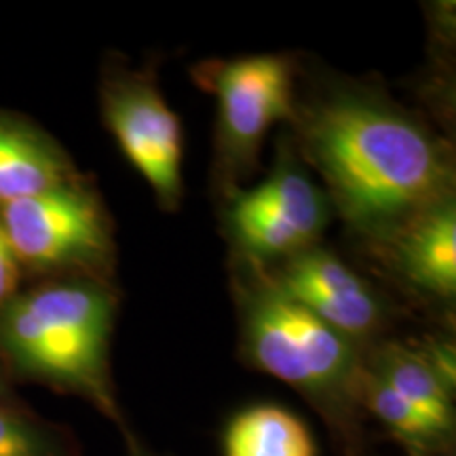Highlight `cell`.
<instances>
[{"label": "cell", "mask_w": 456, "mask_h": 456, "mask_svg": "<svg viewBox=\"0 0 456 456\" xmlns=\"http://www.w3.org/2000/svg\"><path fill=\"white\" fill-rule=\"evenodd\" d=\"M292 125L332 212L380 248L454 197L446 142L383 91L328 83L296 102Z\"/></svg>", "instance_id": "6da1fadb"}, {"label": "cell", "mask_w": 456, "mask_h": 456, "mask_svg": "<svg viewBox=\"0 0 456 456\" xmlns=\"http://www.w3.org/2000/svg\"><path fill=\"white\" fill-rule=\"evenodd\" d=\"M117 306L104 279H43L20 289L0 306V363L9 379L85 399L125 431L110 374Z\"/></svg>", "instance_id": "7a4b0ae2"}, {"label": "cell", "mask_w": 456, "mask_h": 456, "mask_svg": "<svg viewBox=\"0 0 456 456\" xmlns=\"http://www.w3.org/2000/svg\"><path fill=\"white\" fill-rule=\"evenodd\" d=\"M239 262L235 294L243 359L346 429L362 408V346L279 292L262 266Z\"/></svg>", "instance_id": "3957f363"}, {"label": "cell", "mask_w": 456, "mask_h": 456, "mask_svg": "<svg viewBox=\"0 0 456 456\" xmlns=\"http://www.w3.org/2000/svg\"><path fill=\"white\" fill-rule=\"evenodd\" d=\"M0 226L24 275L110 281L112 220L98 191L83 175L0 208Z\"/></svg>", "instance_id": "277c9868"}, {"label": "cell", "mask_w": 456, "mask_h": 456, "mask_svg": "<svg viewBox=\"0 0 456 456\" xmlns=\"http://www.w3.org/2000/svg\"><path fill=\"white\" fill-rule=\"evenodd\" d=\"M192 78L218 102L216 175L228 195L258 167L266 134L294 121L296 66L285 55H245L203 61Z\"/></svg>", "instance_id": "5b68a950"}, {"label": "cell", "mask_w": 456, "mask_h": 456, "mask_svg": "<svg viewBox=\"0 0 456 456\" xmlns=\"http://www.w3.org/2000/svg\"><path fill=\"white\" fill-rule=\"evenodd\" d=\"M332 214L323 188L285 148L265 182L228 192L224 212L239 260L262 269L319 245Z\"/></svg>", "instance_id": "8992f818"}, {"label": "cell", "mask_w": 456, "mask_h": 456, "mask_svg": "<svg viewBox=\"0 0 456 456\" xmlns=\"http://www.w3.org/2000/svg\"><path fill=\"white\" fill-rule=\"evenodd\" d=\"M102 117L125 159L138 169L167 212L180 208L184 180L182 123L157 78L144 70L108 66L100 85Z\"/></svg>", "instance_id": "52a82bcc"}, {"label": "cell", "mask_w": 456, "mask_h": 456, "mask_svg": "<svg viewBox=\"0 0 456 456\" xmlns=\"http://www.w3.org/2000/svg\"><path fill=\"white\" fill-rule=\"evenodd\" d=\"M265 273L279 292L359 346L376 338L389 319L372 285L322 245L266 266Z\"/></svg>", "instance_id": "ba28073f"}, {"label": "cell", "mask_w": 456, "mask_h": 456, "mask_svg": "<svg viewBox=\"0 0 456 456\" xmlns=\"http://www.w3.org/2000/svg\"><path fill=\"white\" fill-rule=\"evenodd\" d=\"M66 148L24 114L0 110V208L78 178Z\"/></svg>", "instance_id": "9c48e42d"}, {"label": "cell", "mask_w": 456, "mask_h": 456, "mask_svg": "<svg viewBox=\"0 0 456 456\" xmlns=\"http://www.w3.org/2000/svg\"><path fill=\"white\" fill-rule=\"evenodd\" d=\"M395 271L412 288L440 300L456 294V205L454 197L403 228L385 245Z\"/></svg>", "instance_id": "30bf717a"}, {"label": "cell", "mask_w": 456, "mask_h": 456, "mask_svg": "<svg viewBox=\"0 0 456 456\" xmlns=\"http://www.w3.org/2000/svg\"><path fill=\"white\" fill-rule=\"evenodd\" d=\"M224 456H317L306 423L277 403H256L228 420L222 433Z\"/></svg>", "instance_id": "8fae6325"}, {"label": "cell", "mask_w": 456, "mask_h": 456, "mask_svg": "<svg viewBox=\"0 0 456 456\" xmlns=\"http://www.w3.org/2000/svg\"><path fill=\"white\" fill-rule=\"evenodd\" d=\"M370 372L385 380L393 391L408 399L444 429L454 433V395L416 346L402 342H385L363 357Z\"/></svg>", "instance_id": "7c38bea8"}, {"label": "cell", "mask_w": 456, "mask_h": 456, "mask_svg": "<svg viewBox=\"0 0 456 456\" xmlns=\"http://www.w3.org/2000/svg\"><path fill=\"white\" fill-rule=\"evenodd\" d=\"M362 406L370 414H374L380 425L408 448L410 456L448 448V442L454 436L412 406L408 399L393 391L385 380H380L368 368H363L362 379Z\"/></svg>", "instance_id": "4fadbf2b"}, {"label": "cell", "mask_w": 456, "mask_h": 456, "mask_svg": "<svg viewBox=\"0 0 456 456\" xmlns=\"http://www.w3.org/2000/svg\"><path fill=\"white\" fill-rule=\"evenodd\" d=\"M0 456H81L72 436L38 419L17 397H0Z\"/></svg>", "instance_id": "5bb4252c"}, {"label": "cell", "mask_w": 456, "mask_h": 456, "mask_svg": "<svg viewBox=\"0 0 456 456\" xmlns=\"http://www.w3.org/2000/svg\"><path fill=\"white\" fill-rule=\"evenodd\" d=\"M416 349H419L420 355L427 359V363H429L433 372L437 374V379L442 380V385L454 395V389H456L454 346L446 340L427 338L423 345H416Z\"/></svg>", "instance_id": "9a60e30c"}, {"label": "cell", "mask_w": 456, "mask_h": 456, "mask_svg": "<svg viewBox=\"0 0 456 456\" xmlns=\"http://www.w3.org/2000/svg\"><path fill=\"white\" fill-rule=\"evenodd\" d=\"M21 279H24V271H21L20 260L0 226V306L7 305L20 292Z\"/></svg>", "instance_id": "2e32d148"}, {"label": "cell", "mask_w": 456, "mask_h": 456, "mask_svg": "<svg viewBox=\"0 0 456 456\" xmlns=\"http://www.w3.org/2000/svg\"><path fill=\"white\" fill-rule=\"evenodd\" d=\"M0 397H15L13 389H11V379L3 363H0Z\"/></svg>", "instance_id": "e0dca14e"}, {"label": "cell", "mask_w": 456, "mask_h": 456, "mask_svg": "<svg viewBox=\"0 0 456 456\" xmlns=\"http://www.w3.org/2000/svg\"><path fill=\"white\" fill-rule=\"evenodd\" d=\"M129 456H155V454L146 452V450L138 448V444H134V446H129Z\"/></svg>", "instance_id": "ac0fdd59"}, {"label": "cell", "mask_w": 456, "mask_h": 456, "mask_svg": "<svg viewBox=\"0 0 456 456\" xmlns=\"http://www.w3.org/2000/svg\"><path fill=\"white\" fill-rule=\"evenodd\" d=\"M419 456H448V448L436 450V452H429V454H419Z\"/></svg>", "instance_id": "d6986e66"}]
</instances>
